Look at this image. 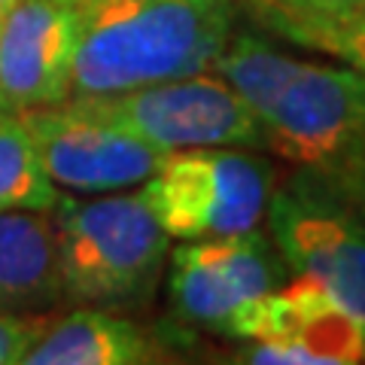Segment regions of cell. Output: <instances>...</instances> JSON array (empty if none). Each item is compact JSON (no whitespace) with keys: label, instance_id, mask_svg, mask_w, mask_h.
<instances>
[{"label":"cell","instance_id":"obj_1","mask_svg":"<svg viewBox=\"0 0 365 365\" xmlns=\"http://www.w3.org/2000/svg\"><path fill=\"white\" fill-rule=\"evenodd\" d=\"M213 73L262 119L268 153L365 216V73L292 58L253 34H232Z\"/></svg>","mask_w":365,"mask_h":365},{"label":"cell","instance_id":"obj_2","mask_svg":"<svg viewBox=\"0 0 365 365\" xmlns=\"http://www.w3.org/2000/svg\"><path fill=\"white\" fill-rule=\"evenodd\" d=\"M71 98H98L213 71L232 40V0H67Z\"/></svg>","mask_w":365,"mask_h":365},{"label":"cell","instance_id":"obj_3","mask_svg":"<svg viewBox=\"0 0 365 365\" xmlns=\"http://www.w3.org/2000/svg\"><path fill=\"white\" fill-rule=\"evenodd\" d=\"M52 216L64 302L113 314H140L155 302L170 235L146 207L140 189L91 201L61 195Z\"/></svg>","mask_w":365,"mask_h":365},{"label":"cell","instance_id":"obj_4","mask_svg":"<svg viewBox=\"0 0 365 365\" xmlns=\"http://www.w3.org/2000/svg\"><path fill=\"white\" fill-rule=\"evenodd\" d=\"M274 186L277 170L262 150L201 146L168 153L137 189L170 237L198 241L259 228Z\"/></svg>","mask_w":365,"mask_h":365},{"label":"cell","instance_id":"obj_5","mask_svg":"<svg viewBox=\"0 0 365 365\" xmlns=\"http://www.w3.org/2000/svg\"><path fill=\"white\" fill-rule=\"evenodd\" d=\"M265 222L292 277L323 287L365 338V216L295 174L274 186Z\"/></svg>","mask_w":365,"mask_h":365},{"label":"cell","instance_id":"obj_6","mask_svg":"<svg viewBox=\"0 0 365 365\" xmlns=\"http://www.w3.org/2000/svg\"><path fill=\"white\" fill-rule=\"evenodd\" d=\"M79 101L165 153L201 146H241L268 153L262 119L213 71Z\"/></svg>","mask_w":365,"mask_h":365},{"label":"cell","instance_id":"obj_7","mask_svg":"<svg viewBox=\"0 0 365 365\" xmlns=\"http://www.w3.org/2000/svg\"><path fill=\"white\" fill-rule=\"evenodd\" d=\"M292 277L268 232L182 241L168 253V311L180 326L222 335L244 304L262 299Z\"/></svg>","mask_w":365,"mask_h":365},{"label":"cell","instance_id":"obj_8","mask_svg":"<svg viewBox=\"0 0 365 365\" xmlns=\"http://www.w3.org/2000/svg\"><path fill=\"white\" fill-rule=\"evenodd\" d=\"M19 116L49 180L83 195L143 186L168 155L119 122L101 116L79 98H67L55 107L25 110Z\"/></svg>","mask_w":365,"mask_h":365},{"label":"cell","instance_id":"obj_9","mask_svg":"<svg viewBox=\"0 0 365 365\" xmlns=\"http://www.w3.org/2000/svg\"><path fill=\"white\" fill-rule=\"evenodd\" d=\"M73 13L67 0H19L0 21V101L9 113L71 98Z\"/></svg>","mask_w":365,"mask_h":365},{"label":"cell","instance_id":"obj_10","mask_svg":"<svg viewBox=\"0 0 365 365\" xmlns=\"http://www.w3.org/2000/svg\"><path fill=\"white\" fill-rule=\"evenodd\" d=\"M19 365H201L177 338L131 314L76 307L55 317Z\"/></svg>","mask_w":365,"mask_h":365},{"label":"cell","instance_id":"obj_11","mask_svg":"<svg viewBox=\"0 0 365 365\" xmlns=\"http://www.w3.org/2000/svg\"><path fill=\"white\" fill-rule=\"evenodd\" d=\"M232 341H280L344 353L365 362V338L344 307L323 287L289 277L280 289L244 304L222 329Z\"/></svg>","mask_w":365,"mask_h":365},{"label":"cell","instance_id":"obj_12","mask_svg":"<svg viewBox=\"0 0 365 365\" xmlns=\"http://www.w3.org/2000/svg\"><path fill=\"white\" fill-rule=\"evenodd\" d=\"M64 302L49 210L0 213V314H46Z\"/></svg>","mask_w":365,"mask_h":365},{"label":"cell","instance_id":"obj_13","mask_svg":"<svg viewBox=\"0 0 365 365\" xmlns=\"http://www.w3.org/2000/svg\"><path fill=\"white\" fill-rule=\"evenodd\" d=\"M262 28L304 49L329 55L365 13V0H241Z\"/></svg>","mask_w":365,"mask_h":365},{"label":"cell","instance_id":"obj_14","mask_svg":"<svg viewBox=\"0 0 365 365\" xmlns=\"http://www.w3.org/2000/svg\"><path fill=\"white\" fill-rule=\"evenodd\" d=\"M61 198L58 186L43 170L31 134L19 113L0 119V213L49 210Z\"/></svg>","mask_w":365,"mask_h":365},{"label":"cell","instance_id":"obj_15","mask_svg":"<svg viewBox=\"0 0 365 365\" xmlns=\"http://www.w3.org/2000/svg\"><path fill=\"white\" fill-rule=\"evenodd\" d=\"M210 365H365L344 353L314 350L304 344H280V341H241L237 347L213 356Z\"/></svg>","mask_w":365,"mask_h":365},{"label":"cell","instance_id":"obj_16","mask_svg":"<svg viewBox=\"0 0 365 365\" xmlns=\"http://www.w3.org/2000/svg\"><path fill=\"white\" fill-rule=\"evenodd\" d=\"M52 314H0V365H19L21 356L31 350L46 326L52 323Z\"/></svg>","mask_w":365,"mask_h":365},{"label":"cell","instance_id":"obj_17","mask_svg":"<svg viewBox=\"0 0 365 365\" xmlns=\"http://www.w3.org/2000/svg\"><path fill=\"white\" fill-rule=\"evenodd\" d=\"M329 55L338 58V61H344L347 67H353V71L365 73V13L341 34Z\"/></svg>","mask_w":365,"mask_h":365},{"label":"cell","instance_id":"obj_18","mask_svg":"<svg viewBox=\"0 0 365 365\" xmlns=\"http://www.w3.org/2000/svg\"><path fill=\"white\" fill-rule=\"evenodd\" d=\"M19 4V0H0V21H4L9 16V9H13Z\"/></svg>","mask_w":365,"mask_h":365},{"label":"cell","instance_id":"obj_19","mask_svg":"<svg viewBox=\"0 0 365 365\" xmlns=\"http://www.w3.org/2000/svg\"><path fill=\"white\" fill-rule=\"evenodd\" d=\"M4 116H9V110H6V104H4V101H0V119H4Z\"/></svg>","mask_w":365,"mask_h":365}]
</instances>
